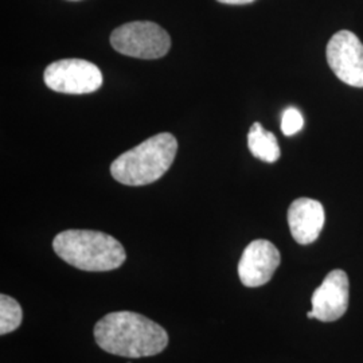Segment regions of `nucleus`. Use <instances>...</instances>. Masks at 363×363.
<instances>
[{"label": "nucleus", "mask_w": 363, "mask_h": 363, "mask_svg": "<svg viewBox=\"0 0 363 363\" xmlns=\"http://www.w3.org/2000/svg\"><path fill=\"white\" fill-rule=\"evenodd\" d=\"M327 62L340 81L363 88V45L354 33L342 30L330 39Z\"/></svg>", "instance_id": "nucleus-6"}, {"label": "nucleus", "mask_w": 363, "mask_h": 363, "mask_svg": "<svg viewBox=\"0 0 363 363\" xmlns=\"http://www.w3.org/2000/svg\"><path fill=\"white\" fill-rule=\"evenodd\" d=\"M45 84L54 91L66 94L93 93L103 85L101 70L85 60H60L46 67Z\"/></svg>", "instance_id": "nucleus-5"}, {"label": "nucleus", "mask_w": 363, "mask_h": 363, "mask_svg": "<svg viewBox=\"0 0 363 363\" xmlns=\"http://www.w3.org/2000/svg\"><path fill=\"white\" fill-rule=\"evenodd\" d=\"M280 252L267 240H255L244 250L238 262V276L244 286L257 288L267 284L280 265Z\"/></svg>", "instance_id": "nucleus-8"}, {"label": "nucleus", "mask_w": 363, "mask_h": 363, "mask_svg": "<svg viewBox=\"0 0 363 363\" xmlns=\"http://www.w3.org/2000/svg\"><path fill=\"white\" fill-rule=\"evenodd\" d=\"M349 298L350 284L347 273L342 269L331 271L312 295L311 310L315 319L320 322L340 319L349 308Z\"/></svg>", "instance_id": "nucleus-7"}, {"label": "nucleus", "mask_w": 363, "mask_h": 363, "mask_svg": "<svg viewBox=\"0 0 363 363\" xmlns=\"http://www.w3.org/2000/svg\"><path fill=\"white\" fill-rule=\"evenodd\" d=\"M217 1L223 3V4H235V6H238V4H249V3H253L255 0H217Z\"/></svg>", "instance_id": "nucleus-13"}, {"label": "nucleus", "mask_w": 363, "mask_h": 363, "mask_svg": "<svg viewBox=\"0 0 363 363\" xmlns=\"http://www.w3.org/2000/svg\"><path fill=\"white\" fill-rule=\"evenodd\" d=\"M177 151L178 142L171 133H157L118 156L111 166V174L127 186L154 183L169 171Z\"/></svg>", "instance_id": "nucleus-3"}, {"label": "nucleus", "mask_w": 363, "mask_h": 363, "mask_svg": "<svg viewBox=\"0 0 363 363\" xmlns=\"http://www.w3.org/2000/svg\"><path fill=\"white\" fill-rule=\"evenodd\" d=\"M94 339L103 350L125 358L160 354L169 345V334L140 313L111 312L94 325Z\"/></svg>", "instance_id": "nucleus-1"}, {"label": "nucleus", "mask_w": 363, "mask_h": 363, "mask_svg": "<svg viewBox=\"0 0 363 363\" xmlns=\"http://www.w3.org/2000/svg\"><path fill=\"white\" fill-rule=\"evenodd\" d=\"M23 320L21 304L7 295L0 296V334L6 335L15 331Z\"/></svg>", "instance_id": "nucleus-11"}, {"label": "nucleus", "mask_w": 363, "mask_h": 363, "mask_svg": "<svg viewBox=\"0 0 363 363\" xmlns=\"http://www.w3.org/2000/svg\"><path fill=\"white\" fill-rule=\"evenodd\" d=\"M304 125V118L296 108H286L283 118H281V130L286 136H292L301 130Z\"/></svg>", "instance_id": "nucleus-12"}, {"label": "nucleus", "mask_w": 363, "mask_h": 363, "mask_svg": "<svg viewBox=\"0 0 363 363\" xmlns=\"http://www.w3.org/2000/svg\"><path fill=\"white\" fill-rule=\"evenodd\" d=\"M52 249L69 265L88 272H108L127 259L124 247L109 234L96 230H65L57 234Z\"/></svg>", "instance_id": "nucleus-2"}, {"label": "nucleus", "mask_w": 363, "mask_h": 363, "mask_svg": "<svg viewBox=\"0 0 363 363\" xmlns=\"http://www.w3.org/2000/svg\"><path fill=\"white\" fill-rule=\"evenodd\" d=\"M325 220L323 205L311 198H298L288 208L289 230L300 245H308L318 240Z\"/></svg>", "instance_id": "nucleus-9"}, {"label": "nucleus", "mask_w": 363, "mask_h": 363, "mask_svg": "<svg viewBox=\"0 0 363 363\" xmlns=\"http://www.w3.org/2000/svg\"><path fill=\"white\" fill-rule=\"evenodd\" d=\"M247 147L253 156L267 163H274L280 157V147L272 132L255 123L247 133Z\"/></svg>", "instance_id": "nucleus-10"}, {"label": "nucleus", "mask_w": 363, "mask_h": 363, "mask_svg": "<svg viewBox=\"0 0 363 363\" xmlns=\"http://www.w3.org/2000/svg\"><path fill=\"white\" fill-rule=\"evenodd\" d=\"M111 45L128 57L156 60L169 52L171 39L169 33L154 22H130L117 27L111 35Z\"/></svg>", "instance_id": "nucleus-4"}]
</instances>
